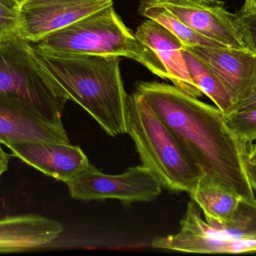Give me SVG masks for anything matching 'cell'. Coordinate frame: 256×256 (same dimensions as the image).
Here are the masks:
<instances>
[{
  "instance_id": "cell-1",
  "label": "cell",
  "mask_w": 256,
  "mask_h": 256,
  "mask_svg": "<svg viewBox=\"0 0 256 256\" xmlns=\"http://www.w3.org/2000/svg\"><path fill=\"white\" fill-rule=\"evenodd\" d=\"M136 92L170 129L201 175L219 182L244 201H256L248 174V144L227 126L218 107L156 81L138 83Z\"/></svg>"
},
{
  "instance_id": "cell-2",
  "label": "cell",
  "mask_w": 256,
  "mask_h": 256,
  "mask_svg": "<svg viewBox=\"0 0 256 256\" xmlns=\"http://www.w3.org/2000/svg\"><path fill=\"white\" fill-rule=\"evenodd\" d=\"M34 50L69 100L80 105L110 136L127 133L129 96L122 78L120 57Z\"/></svg>"
},
{
  "instance_id": "cell-3",
  "label": "cell",
  "mask_w": 256,
  "mask_h": 256,
  "mask_svg": "<svg viewBox=\"0 0 256 256\" xmlns=\"http://www.w3.org/2000/svg\"><path fill=\"white\" fill-rule=\"evenodd\" d=\"M36 49L60 54L118 56L136 60L165 79L156 56L138 42L114 9L104 8L34 42Z\"/></svg>"
},
{
  "instance_id": "cell-4",
  "label": "cell",
  "mask_w": 256,
  "mask_h": 256,
  "mask_svg": "<svg viewBox=\"0 0 256 256\" xmlns=\"http://www.w3.org/2000/svg\"><path fill=\"white\" fill-rule=\"evenodd\" d=\"M127 133L142 165L158 176L164 187L189 194L194 190L201 176L200 171L170 129L136 91L128 96Z\"/></svg>"
},
{
  "instance_id": "cell-5",
  "label": "cell",
  "mask_w": 256,
  "mask_h": 256,
  "mask_svg": "<svg viewBox=\"0 0 256 256\" xmlns=\"http://www.w3.org/2000/svg\"><path fill=\"white\" fill-rule=\"evenodd\" d=\"M0 95L18 99L55 123L69 100L19 32L0 36Z\"/></svg>"
},
{
  "instance_id": "cell-6",
  "label": "cell",
  "mask_w": 256,
  "mask_h": 256,
  "mask_svg": "<svg viewBox=\"0 0 256 256\" xmlns=\"http://www.w3.org/2000/svg\"><path fill=\"white\" fill-rule=\"evenodd\" d=\"M66 184L74 199H118L126 203L154 201L164 187L158 176L143 165L130 167L123 174L109 175L90 164Z\"/></svg>"
},
{
  "instance_id": "cell-7",
  "label": "cell",
  "mask_w": 256,
  "mask_h": 256,
  "mask_svg": "<svg viewBox=\"0 0 256 256\" xmlns=\"http://www.w3.org/2000/svg\"><path fill=\"white\" fill-rule=\"evenodd\" d=\"M166 9L196 33L228 48L255 53L238 12L221 0H140Z\"/></svg>"
},
{
  "instance_id": "cell-8",
  "label": "cell",
  "mask_w": 256,
  "mask_h": 256,
  "mask_svg": "<svg viewBox=\"0 0 256 256\" xmlns=\"http://www.w3.org/2000/svg\"><path fill=\"white\" fill-rule=\"evenodd\" d=\"M152 247L200 254H242L256 252V240L224 238L203 220L200 207L189 201L186 213L174 234L155 237Z\"/></svg>"
},
{
  "instance_id": "cell-9",
  "label": "cell",
  "mask_w": 256,
  "mask_h": 256,
  "mask_svg": "<svg viewBox=\"0 0 256 256\" xmlns=\"http://www.w3.org/2000/svg\"><path fill=\"white\" fill-rule=\"evenodd\" d=\"M111 5L112 0H26L20 6L19 33L34 43Z\"/></svg>"
},
{
  "instance_id": "cell-10",
  "label": "cell",
  "mask_w": 256,
  "mask_h": 256,
  "mask_svg": "<svg viewBox=\"0 0 256 256\" xmlns=\"http://www.w3.org/2000/svg\"><path fill=\"white\" fill-rule=\"evenodd\" d=\"M70 143L62 123L44 117L27 104L0 95V144Z\"/></svg>"
},
{
  "instance_id": "cell-11",
  "label": "cell",
  "mask_w": 256,
  "mask_h": 256,
  "mask_svg": "<svg viewBox=\"0 0 256 256\" xmlns=\"http://www.w3.org/2000/svg\"><path fill=\"white\" fill-rule=\"evenodd\" d=\"M6 147L27 165L66 183L90 164L82 149L70 143L20 142Z\"/></svg>"
},
{
  "instance_id": "cell-12",
  "label": "cell",
  "mask_w": 256,
  "mask_h": 256,
  "mask_svg": "<svg viewBox=\"0 0 256 256\" xmlns=\"http://www.w3.org/2000/svg\"><path fill=\"white\" fill-rule=\"evenodd\" d=\"M135 36L156 56L165 72V79L171 81L188 96L198 99L204 95L191 79L183 55L184 46L178 38L150 19L140 24Z\"/></svg>"
},
{
  "instance_id": "cell-13",
  "label": "cell",
  "mask_w": 256,
  "mask_h": 256,
  "mask_svg": "<svg viewBox=\"0 0 256 256\" xmlns=\"http://www.w3.org/2000/svg\"><path fill=\"white\" fill-rule=\"evenodd\" d=\"M204 61L221 80L234 106L256 77V54L228 47H184Z\"/></svg>"
},
{
  "instance_id": "cell-14",
  "label": "cell",
  "mask_w": 256,
  "mask_h": 256,
  "mask_svg": "<svg viewBox=\"0 0 256 256\" xmlns=\"http://www.w3.org/2000/svg\"><path fill=\"white\" fill-rule=\"evenodd\" d=\"M64 231L58 221L38 214L0 219V253L39 249L56 240Z\"/></svg>"
},
{
  "instance_id": "cell-15",
  "label": "cell",
  "mask_w": 256,
  "mask_h": 256,
  "mask_svg": "<svg viewBox=\"0 0 256 256\" xmlns=\"http://www.w3.org/2000/svg\"><path fill=\"white\" fill-rule=\"evenodd\" d=\"M191 199L202 210L207 222L225 223L232 219L242 198L224 185L202 174Z\"/></svg>"
},
{
  "instance_id": "cell-16",
  "label": "cell",
  "mask_w": 256,
  "mask_h": 256,
  "mask_svg": "<svg viewBox=\"0 0 256 256\" xmlns=\"http://www.w3.org/2000/svg\"><path fill=\"white\" fill-rule=\"evenodd\" d=\"M183 55L191 79L224 115L232 112L234 102L228 90L214 71L198 57L184 48Z\"/></svg>"
},
{
  "instance_id": "cell-17",
  "label": "cell",
  "mask_w": 256,
  "mask_h": 256,
  "mask_svg": "<svg viewBox=\"0 0 256 256\" xmlns=\"http://www.w3.org/2000/svg\"><path fill=\"white\" fill-rule=\"evenodd\" d=\"M138 12L148 19L156 21L170 30L184 47H226L196 33L162 6L140 3Z\"/></svg>"
},
{
  "instance_id": "cell-18",
  "label": "cell",
  "mask_w": 256,
  "mask_h": 256,
  "mask_svg": "<svg viewBox=\"0 0 256 256\" xmlns=\"http://www.w3.org/2000/svg\"><path fill=\"white\" fill-rule=\"evenodd\" d=\"M207 223L224 238L256 240V201L250 202L242 200L236 214L228 222Z\"/></svg>"
},
{
  "instance_id": "cell-19",
  "label": "cell",
  "mask_w": 256,
  "mask_h": 256,
  "mask_svg": "<svg viewBox=\"0 0 256 256\" xmlns=\"http://www.w3.org/2000/svg\"><path fill=\"white\" fill-rule=\"evenodd\" d=\"M227 126L238 138L249 144L256 141V108L224 115Z\"/></svg>"
},
{
  "instance_id": "cell-20",
  "label": "cell",
  "mask_w": 256,
  "mask_h": 256,
  "mask_svg": "<svg viewBox=\"0 0 256 256\" xmlns=\"http://www.w3.org/2000/svg\"><path fill=\"white\" fill-rule=\"evenodd\" d=\"M20 11L14 0H0V36L19 32Z\"/></svg>"
},
{
  "instance_id": "cell-21",
  "label": "cell",
  "mask_w": 256,
  "mask_h": 256,
  "mask_svg": "<svg viewBox=\"0 0 256 256\" xmlns=\"http://www.w3.org/2000/svg\"><path fill=\"white\" fill-rule=\"evenodd\" d=\"M256 108V77L243 97L234 105L232 111H244Z\"/></svg>"
},
{
  "instance_id": "cell-22",
  "label": "cell",
  "mask_w": 256,
  "mask_h": 256,
  "mask_svg": "<svg viewBox=\"0 0 256 256\" xmlns=\"http://www.w3.org/2000/svg\"><path fill=\"white\" fill-rule=\"evenodd\" d=\"M238 12L240 15V20L244 26L245 30L256 54V15H243L239 12Z\"/></svg>"
},
{
  "instance_id": "cell-23",
  "label": "cell",
  "mask_w": 256,
  "mask_h": 256,
  "mask_svg": "<svg viewBox=\"0 0 256 256\" xmlns=\"http://www.w3.org/2000/svg\"><path fill=\"white\" fill-rule=\"evenodd\" d=\"M9 156L0 146V180L3 174L8 170Z\"/></svg>"
},
{
  "instance_id": "cell-24",
  "label": "cell",
  "mask_w": 256,
  "mask_h": 256,
  "mask_svg": "<svg viewBox=\"0 0 256 256\" xmlns=\"http://www.w3.org/2000/svg\"><path fill=\"white\" fill-rule=\"evenodd\" d=\"M239 12L243 15H256V0H244V3Z\"/></svg>"
},
{
  "instance_id": "cell-25",
  "label": "cell",
  "mask_w": 256,
  "mask_h": 256,
  "mask_svg": "<svg viewBox=\"0 0 256 256\" xmlns=\"http://www.w3.org/2000/svg\"><path fill=\"white\" fill-rule=\"evenodd\" d=\"M248 174L251 186L256 191V165L252 162H248Z\"/></svg>"
},
{
  "instance_id": "cell-26",
  "label": "cell",
  "mask_w": 256,
  "mask_h": 256,
  "mask_svg": "<svg viewBox=\"0 0 256 256\" xmlns=\"http://www.w3.org/2000/svg\"><path fill=\"white\" fill-rule=\"evenodd\" d=\"M248 150H249L248 161L256 165V143L248 144Z\"/></svg>"
},
{
  "instance_id": "cell-27",
  "label": "cell",
  "mask_w": 256,
  "mask_h": 256,
  "mask_svg": "<svg viewBox=\"0 0 256 256\" xmlns=\"http://www.w3.org/2000/svg\"><path fill=\"white\" fill-rule=\"evenodd\" d=\"M14 1H16V3H18V4L20 5L21 6H22V4H24V3L26 1V0H14Z\"/></svg>"
}]
</instances>
